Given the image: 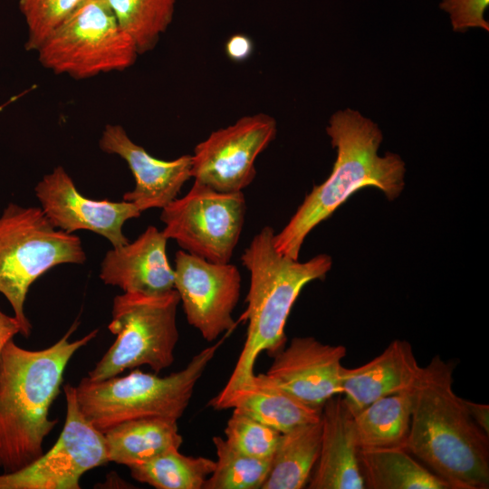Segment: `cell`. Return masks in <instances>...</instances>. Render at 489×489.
<instances>
[{
  "instance_id": "obj_5",
  "label": "cell",
  "mask_w": 489,
  "mask_h": 489,
  "mask_svg": "<svg viewBox=\"0 0 489 489\" xmlns=\"http://www.w3.org/2000/svg\"><path fill=\"white\" fill-rule=\"evenodd\" d=\"M222 342L223 340L202 350L184 369L167 376L135 369L128 375L100 381L83 377L75 387L79 408L102 433L120 423L144 417L177 421Z\"/></svg>"
},
{
  "instance_id": "obj_30",
  "label": "cell",
  "mask_w": 489,
  "mask_h": 489,
  "mask_svg": "<svg viewBox=\"0 0 489 489\" xmlns=\"http://www.w3.org/2000/svg\"><path fill=\"white\" fill-rule=\"evenodd\" d=\"M253 51V41L243 34L232 35L225 43L227 57L236 62L247 60L252 55Z\"/></svg>"
},
{
  "instance_id": "obj_17",
  "label": "cell",
  "mask_w": 489,
  "mask_h": 489,
  "mask_svg": "<svg viewBox=\"0 0 489 489\" xmlns=\"http://www.w3.org/2000/svg\"><path fill=\"white\" fill-rule=\"evenodd\" d=\"M321 441L310 489H364L353 414L340 395L321 408Z\"/></svg>"
},
{
  "instance_id": "obj_13",
  "label": "cell",
  "mask_w": 489,
  "mask_h": 489,
  "mask_svg": "<svg viewBox=\"0 0 489 489\" xmlns=\"http://www.w3.org/2000/svg\"><path fill=\"white\" fill-rule=\"evenodd\" d=\"M34 191L41 209L55 228L69 234L93 232L108 239L113 248L129 243L122 232L123 225L141 214L134 204L123 199L114 202L85 197L62 166L44 175Z\"/></svg>"
},
{
  "instance_id": "obj_3",
  "label": "cell",
  "mask_w": 489,
  "mask_h": 489,
  "mask_svg": "<svg viewBox=\"0 0 489 489\" xmlns=\"http://www.w3.org/2000/svg\"><path fill=\"white\" fill-rule=\"evenodd\" d=\"M326 132L337 150L329 177L312 188L273 236L278 253L293 260H298L307 235L359 189L379 188L392 201L405 187V163L398 154L379 156L383 136L371 120L351 109L339 110L331 117Z\"/></svg>"
},
{
  "instance_id": "obj_31",
  "label": "cell",
  "mask_w": 489,
  "mask_h": 489,
  "mask_svg": "<svg viewBox=\"0 0 489 489\" xmlns=\"http://www.w3.org/2000/svg\"><path fill=\"white\" fill-rule=\"evenodd\" d=\"M17 334H22L20 323L0 309V359L5 345Z\"/></svg>"
},
{
  "instance_id": "obj_6",
  "label": "cell",
  "mask_w": 489,
  "mask_h": 489,
  "mask_svg": "<svg viewBox=\"0 0 489 489\" xmlns=\"http://www.w3.org/2000/svg\"><path fill=\"white\" fill-rule=\"evenodd\" d=\"M85 261L80 238L55 228L40 207L6 206L0 216V293L11 305L23 336L32 331L24 312L30 286L59 264Z\"/></svg>"
},
{
  "instance_id": "obj_20",
  "label": "cell",
  "mask_w": 489,
  "mask_h": 489,
  "mask_svg": "<svg viewBox=\"0 0 489 489\" xmlns=\"http://www.w3.org/2000/svg\"><path fill=\"white\" fill-rule=\"evenodd\" d=\"M109 462L131 466L144 463L171 448L183 438L177 421L167 417H144L120 423L103 432Z\"/></svg>"
},
{
  "instance_id": "obj_14",
  "label": "cell",
  "mask_w": 489,
  "mask_h": 489,
  "mask_svg": "<svg viewBox=\"0 0 489 489\" xmlns=\"http://www.w3.org/2000/svg\"><path fill=\"white\" fill-rule=\"evenodd\" d=\"M342 345L321 343L313 337H295L275 355L265 375L279 388L321 409L331 398L340 395Z\"/></svg>"
},
{
  "instance_id": "obj_27",
  "label": "cell",
  "mask_w": 489,
  "mask_h": 489,
  "mask_svg": "<svg viewBox=\"0 0 489 489\" xmlns=\"http://www.w3.org/2000/svg\"><path fill=\"white\" fill-rule=\"evenodd\" d=\"M224 432L225 440L235 449L261 459L272 458L282 435L237 409H234Z\"/></svg>"
},
{
  "instance_id": "obj_23",
  "label": "cell",
  "mask_w": 489,
  "mask_h": 489,
  "mask_svg": "<svg viewBox=\"0 0 489 489\" xmlns=\"http://www.w3.org/2000/svg\"><path fill=\"white\" fill-rule=\"evenodd\" d=\"M411 406L412 388L380 398L353 415L360 448L405 447Z\"/></svg>"
},
{
  "instance_id": "obj_7",
  "label": "cell",
  "mask_w": 489,
  "mask_h": 489,
  "mask_svg": "<svg viewBox=\"0 0 489 489\" xmlns=\"http://www.w3.org/2000/svg\"><path fill=\"white\" fill-rule=\"evenodd\" d=\"M179 302L175 289L158 295L115 296L108 328L116 340L89 371L88 379L100 381L139 366H149L155 373L170 367L179 339L176 320Z\"/></svg>"
},
{
  "instance_id": "obj_25",
  "label": "cell",
  "mask_w": 489,
  "mask_h": 489,
  "mask_svg": "<svg viewBox=\"0 0 489 489\" xmlns=\"http://www.w3.org/2000/svg\"><path fill=\"white\" fill-rule=\"evenodd\" d=\"M139 54L151 51L173 20L177 0H107Z\"/></svg>"
},
{
  "instance_id": "obj_16",
  "label": "cell",
  "mask_w": 489,
  "mask_h": 489,
  "mask_svg": "<svg viewBox=\"0 0 489 489\" xmlns=\"http://www.w3.org/2000/svg\"><path fill=\"white\" fill-rule=\"evenodd\" d=\"M167 241L162 231L148 226L134 242L106 253L100 278L124 292L158 295L173 290L174 268L168 260Z\"/></svg>"
},
{
  "instance_id": "obj_10",
  "label": "cell",
  "mask_w": 489,
  "mask_h": 489,
  "mask_svg": "<svg viewBox=\"0 0 489 489\" xmlns=\"http://www.w3.org/2000/svg\"><path fill=\"white\" fill-rule=\"evenodd\" d=\"M63 391L66 417L56 443L28 465L0 474V489H79L83 474L109 463L104 434L82 413L75 387Z\"/></svg>"
},
{
  "instance_id": "obj_21",
  "label": "cell",
  "mask_w": 489,
  "mask_h": 489,
  "mask_svg": "<svg viewBox=\"0 0 489 489\" xmlns=\"http://www.w3.org/2000/svg\"><path fill=\"white\" fill-rule=\"evenodd\" d=\"M359 458L365 488L450 489L405 447L360 448Z\"/></svg>"
},
{
  "instance_id": "obj_2",
  "label": "cell",
  "mask_w": 489,
  "mask_h": 489,
  "mask_svg": "<svg viewBox=\"0 0 489 489\" xmlns=\"http://www.w3.org/2000/svg\"><path fill=\"white\" fill-rule=\"evenodd\" d=\"M69 331L52 346L31 350L14 340L0 359V468L15 472L43 454L45 437L57 425L49 417L60 393L63 373L73 354L93 340L98 330L71 341Z\"/></svg>"
},
{
  "instance_id": "obj_15",
  "label": "cell",
  "mask_w": 489,
  "mask_h": 489,
  "mask_svg": "<svg viewBox=\"0 0 489 489\" xmlns=\"http://www.w3.org/2000/svg\"><path fill=\"white\" fill-rule=\"evenodd\" d=\"M100 149L120 157L128 164L135 179L133 190L123 195L142 213L151 208H163L179 194L184 184L192 177L191 155L173 160L152 157L127 134L122 126L107 124L99 140Z\"/></svg>"
},
{
  "instance_id": "obj_11",
  "label": "cell",
  "mask_w": 489,
  "mask_h": 489,
  "mask_svg": "<svg viewBox=\"0 0 489 489\" xmlns=\"http://www.w3.org/2000/svg\"><path fill=\"white\" fill-rule=\"evenodd\" d=\"M276 131L273 117L256 113L212 132L191 155L192 177L218 192L243 191L254 181L255 159L274 139Z\"/></svg>"
},
{
  "instance_id": "obj_29",
  "label": "cell",
  "mask_w": 489,
  "mask_h": 489,
  "mask_svg": "<svg viewBox=\"0 0 489 489\" xmlns=\"http://www.w3.org/2000/svg\"><path fill=\"white\" fill-rule=\"evenodd\" d=\"M489 0H442L440 8L450 14L455 32L465 33L470 27L489 31V24L484 14Z\"/></svg>"
},
{
  "instance_id": "obj_24",
  "label": "cell",
  "mask_w": 489,
  "mask_h": 489,
  "mask_svg": "<svg viewBox=\"0 0 489 489\" xmlns=\"http://www.w3.org/2000/svg\"><path fill=\"white\" fill-rule=\"evenodd\" d=\"M214 468V460L185 455L179 448L168 449L144 463L129 466L135 480L157 489H203Z\"/></svg>"
},
{
  "instance_id": "obj_33",
  "label": "cell",
  "mask_w": 489,
  "mask_h": 489,
  "mask_svg": "<svg viewBox=\"0 0 489 489\" xmlns=\"http://www.w3.org/2000/svg\"><path fill=\"white\" fill-rule=\"evenodd\" d=\"M14 100V98L11 99L8 102H6L5 104H3V106H0V110H2L7 104H9L10 102H12Z\"/></svg>"
},
{
  "instance_id": "obj_28",
  "label": "cell",
  "mask_w": 489,
  "mask_h": 489,
  "mask_svg": "<svg viewBox=\"0 0 489 489\" xmlns=\"http://www.w3.org/2000/svg\"><path fill=\"white\" fill-rule=\"evenodd\" d=\"M82 2L83 0H19V8L28 31L25 50L36 52Z\"/></svg>"
},
{
  "instance_id": "obj_1",
  "label": "cell",
  "mask_w": 489,
  "mask_h": 489,
  "mask_svg": "<svg viewBox=\"0 0 489 489\" xmlns=\"http://www.w3.org/2000/svg\"><path fill=\"white\" fill-rule=\"evenodd\" d=\"M455 363L434 356L412 388L405 448L450 489L489 487V435L453 389Z\"/></svg>"
},
{
  "instance_id": "obj_12",
  "label": "cell",
  "mask_w": 489,
  "mask_h": 489,
  "mask_svg": "<svg viewBox=\"0 0 489 489\" xmlns=\"http://www.w3.org/2000/svg\"><path fill=\"white\" fill-rule=\"evenodd\" d=\"M174 289L189 325L207 341L233 330V312L241 292V274L230 263L218 264L179 250L175 255Z\"/></svg>"
},
{
  "instance_id": "obj_9",
  "label": "cell",
  "mask_w": 489,
  "mask_h": 489,
  "mask_svg": "<svg viewBox=\"0 0 489 489\" xmlns=\"http://www.w3.org/2000/svg\"><path fill=\"white\" fill-rule=\"evenodd\" d=\"M245 212L243 191L218 192L194 181L186 196L162 208V233L191 254L226 264L239 241Z\"/></svg>"
},
{
  "instance_id": "obj_22",
  "label": "cell",
  "mask_w": 489,
  "mask_h": 489,
  "mask_svg": "<svg viewBox=\"0 0 489 489\" xmlns=\"http://www.w3.org/2000/svg\"><path fill=\"white\" fill-rule=\"evenodd\" d=\"M321 441V419L283 433L261 489L304 488L318 461Z\"/></svg>"
},
{
  "instance_id": "obj_19",
  "label": "cell",
  "mask_w": 489,
  "mask_h": 489,
  "mask_svg": "<svg viewBox=\"0 0 489 489\" xmlns=\"http://www.w3.org/2000/svg\"><path fill=\"white\" fill-rule=\"evenodd\" d=\"M227 408L242 411L282 434L317 422L321 414V409L302 403L276 386L265 373L255 374L250 384L233 392L216 408Z\"/></svg>"
},
{
  "instance_id": "obj_18",
  "label": "cell",
  "mask_w": 489,
  "mask_h": 489,
  "mask_svg": "<svg viewBox=\"0 0 489 489\" xmlns=\"http://www.w3.org/2000/svg\"><path fill=\"white\" fill-rule=\"evenodd\" d=\"M421 369L411 344L395 340L369 362L352 369L342 367V398L355 415L380 398L410 390Z\"/></svg>"
},
{
  "instance_id": "obj_8",
  "label": "cell",
  "mask_w": 489,
  "mask_h": 489,
  "mask_svg": "<svg viewBox=\"0 0 489 489\" xmlns=\"http://www.w3.org/2000/svg\"><path fill=\"white\" fill-rule=\"evenodd\" d=\"M36 53L44 68L77 80L126 70L139 54L107 0H83Z\"/></svg>"
},
{
  "instance_id": "obj_32",
  "label": "cell",
  "mask_w": 489,
  "mask_h": 489,
  "mask_svg": "<svg viewBox=\"0 0 489 489\" xmlns=\"http://www.w3.org/2000/svg\"><path fill=\"white\" fill-rule=\"evenodd\" d=\"M466 410L475 424L489 435V406L463 398Z\"/></svg>"
},
{
  "instance_id": "obj_26",
  "label": "cell",
  "mask_w": 489,
  "mask_h": 489,
  "mask_svg": "<svg viewBox=\"0 0 489 489\" xmlns=\"http://www.w3.org/2000/svg\"><path fill=\"white\" fill-rule=\"evenodd\" d=\"M216 461L203 489H261L269 472L271 459L248 456L230 446L225 438L213 437Z\"/></svg>"
},
{
  "instance_id": "obj_4",
  "label": "cell",
  "mask_w": 489,
  "mask_h": 489,
  "mask_svg": "<svg viewBox=\"0 0 489 489\" xmlns=\"http://www.w3.org/2000/svg\"><path fill=\"white\" fill-rule=\"evenodd\" d=\"M273 236L271 226L263 227L241 255L250 273L247 308L241 316L248 321L246 337L225 386L209 402L214 408L253 381L255 360L263 351L275 355L284 347L286 321L301 291L314 280H324L331 268V257L325 254L303 263L283 256L275 249Z\"/></svg>"
}]
</instances>
